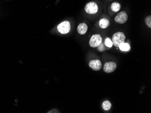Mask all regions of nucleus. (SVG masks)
<instances>
[{
  "label": "nucleus",
  "mask_w": 151,
  "mask_h": 113,
  "mask_svg": "<svg viewBox=\"0 0 151 113\" xmlns=\"http://www.w3.org/2000/svg\"><path fill=\"white\" fill-rule=\"evenodd\" d=\"M125 38L126 37L124 33L120 32H117L113 35V44L117 48H119L121 43L125 42Z\"/></svg>",
  "instance_id": "1"
},
{
  "label": "nucleus",
  "mask_w": 151,
  "mask_h": 113,
  "mask_svg": "<svg viewBox=\"0 0 151 113\" xmlns=\"http://www.w3.org/2000/svg\"><path fill=\"white\" fill-rule=\"evenodd\" d=\"M85 10L88 14H96L98 11V5L94 1L89 2L86 5Z\"/></svg>",
  "instance_id": "2"
},
{
  "label": "nucleus",
  "mask_w": 151,
  "mask_h": 113,
  "mask_svg": "<svg viewBox=\"0 0 151 113\" xmlns=\"http://www.w3.org/2000/svg\"><path fill=\"white\" fill-rule=\"evenodd\" d=\"M58 32L62 34H67L70 32L71 25L70 22L68 21H65L60 23L58 26Z\"/></svg>",
  "instance_id": "3"
},
{
  "label": "nucleus",
  "mask_w": 151,
  "mask_h": 113,
  "mask_svg": "<svg viewBox=\"0 0 151 113\" xmlns=\"http://www.w3.org/2000/svg\"><path fill=\"white\" fill-rule=\"evenodd\" d=\"M102 38L100 34H94L89 41V45L91 48H96L102 43Z\"/></svg>",
  "instance_id": "4"
},
{
  "label": "nucleus",
  "mask_w": 151,
  "mask_h": 113,
  "mask_svg": "<svg viewBox=\"0 0 151 113\" xmlns=\"http://www.w3.org/2000/svg\"><path fill=\"white\" fill-rule=\"evenodd\" d=\"M128 16L126 12L124 11L120 12L116 15L114 18V21L117 23L123 24L128 21Z\"/></svg>",
  "instance_id": "5"
},
{
  "label": "nucleus",
  "mask_w": 151,
  "mask_h": 113,
  "mask_svg": "<svg viewBox=\"0 0 151 113\" xmlns=\"http://www.w3.org/2000/svg\"><path fill=\"white\" fill-rule=\"evenodd\" d=\"M117 66V64L115 62H107L104 65L103 70L105 72L111 73L116 70Z\"/></svg>",
  "instance_id": "6"
},
{
  "label": "nucleus",
  "mask_w": 151,
  "mask_h": 113,
  "mask_svg": "<svg viewBox=\"0 0 151 113\" xmlns=\"http://www.w3.org/2000/svg\"><path fill=\"white\" fill-rule=\"evenodd\" d=\"M89 66L93 70L99 71L101 69V62L99 60H93L89 62Z\"/></svg>",
  "instance_id": "7"
},
{
  "label": "nucleus",
  "mask_w": 151,
  "mask_h": 113,
  "mask_svg": "<svg viewBox=\"0 0 151 113\" xmlns=\"http://www.w3.org/2000/svg\"><path fill=\"white\" fill-rule=\"evenodd\" d=\"M78 32L81 35H84L87 32L88 26L85 23H81L78 27Z\"/></svg>",
  "instance_id": "8"
},
{
  "label": "nucleus",
  "mask_w": 151,
  "mask_h": 113,
  "mask_svg": "<svg viewBox=\"0 0 151 113\" xmlns=\"http://www.w3.org/2000/svg\"><path fill=\"white\" fill-rule=\"evenodd\" d=\"M109 22L107 18H103L99 22V26L102 29H105L109 26Z\"/></svg>",
  "instance_id": "9"
},
{
  "label": "nucleus",
  "mask_w": 151,
  "mask_h": 113,
  "mask_svg": "<svg viewBox=\"0 0 151 113\" xmlns=\"http://www.w3.org/2000/svg\"><path fill=\"white\" fill-rule=\"evenodd\" d=\"M119 49L121 51H128L130 50V46L128 43H125V42L121 43L119 46Z\"/></svg>",
  "instance_id": "10"
},
{
  "label": "nucleus",
  "mask_w": 151,
  "mask_h": 113,
  "mask_svg": "<svg viewBox=\"0 0 151 113\" xmlns=\"http://www.w3.org/2000/svg\"><path fill=\"white\" fill-rule=\"evenodd\" d=\"M111 9L113 11L117 12L119 11L121 9V5L118 2H113L111 6Z\"/></svg>",
  "instance_id": "11"
},
{
  "label": "nucleus",
  "mask_w": 151,
  "mask_h": 113,
  "mask_svg": "<svg viewBox=\"0 0 151 113\" xmlns=\"http://www.w3.org/2000/svg\"><path fill=\"white\" fill-rule=\"evenodd\" d=\"M112 104L111 102L109 101H105L103 102L102 104V107L104 110L106 111H108L109 110L111 109V107Z\"/></svg>",
  "instance_id": "12"
},
{
  "label": "nucleus",
  "mask_w": 151,
  "mask_h": 113,
  "mask_svg": "<svg viewBox=\"0 0 151 113\" xmlns=\"http://www.w3.org/2000/svg\"><path fill=\"white\" fill-rule=\"evenodd\" d=\"M104 44L107 48H111L113 45V43L111 40V39L109 38H106L105 40V42H104Z\"/></svg>",
  "instance_id": "13"
},
{
  "label": "nucleus",
  "mask_w": 151,
  "mask_h": 113,
  "mask_svg": "<svg viewBox=\"0 0 151 113\" xmlns=\"http://www.w3.org/2000/svg\"><path fill=\"white\" fill-rule=\"evenodd\" d=\"M146 24L149 28H151V16H149L147 17L145 19Z\"/></svg>",
  "instance_id": "14"
},
{
  "label": "nucleus",
  "mask_w": 151,
  "mask_h": 113,
  "mask_svg": "<svg viewBox=\"0 0 151 113\" xmlns=\"http://www.w3.org/2000/svg\"><path fill=\"white\" fill-rule=\"evenodd\" d=\"M98 49L100 50V51L102 52V51H104L105 50V48H104V45L102 43H101L99 45H98Z\"/></svg>",
  "instance_id": "15"
},
{
  "label": "nucleus",
  "mask_w": 151,
  "mask_h": 113,
  "mask_svg": "<svg viewBox=\"0 0 151 113\" xmlns=\"http://www.w3.org/2000/svg\"><path fill=\"white\" fill-rule=\"evenodd\" d=\"M110 1H111V0H110Z\"/></svg>",
  "instance_id": "16"
}]
</instances>
